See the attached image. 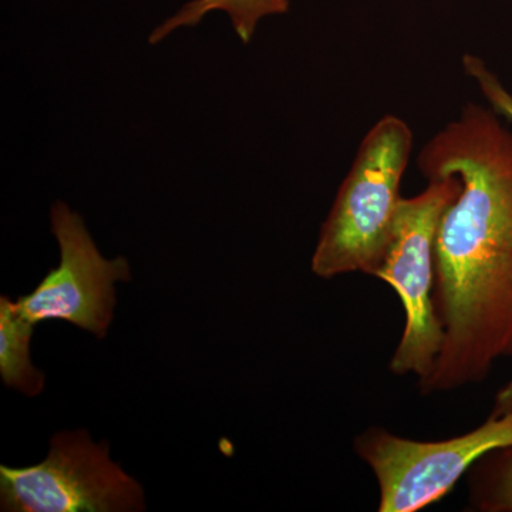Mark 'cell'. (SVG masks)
<instances>
[{"mask_svg":"<svg viewBox=\"0 0 512 512\" xmlns=\"http://www.w3.org/2000/svg\"><path fill=\"white\" fill-rule=\"evenodd\" d=\"M417 167L427 181H461L434 251L443 345L419 382L424 394L453 392L512 356V131L491 107L468 103L421 147Z\"/></svg>","mask_w":512,"mask_h":512,"instance_id":"1","label":"cell"},{"mask_svg":"<svg viewBox=\"0 0 512 512\" xmlns=\"http://www.w3.org/2000/svg\"><path fill=\"white\" fill-rule=\"evenodd\" d=\"M412 151V128L400 117L384 116L367 131L320 229L313 274L375 276L389 248Z\"/></svg>","mask_w":512,"mask_h":512,"instance_id":"2","label":"cell"},{"mask_svg":"<svg viewBox=\"0 0 512 512\" xmlns=\"http://www.w3.org/2000/svg\"><path fill=\"white\" fill-rule=\"evenodd\" d=\"M461 191L456 175L433 178L420 194L402 198L375 278L392 286L402 302L406 322L389 369L396 376L426 379L443 345V325L434 306L437 235L444 212Z\"/></svg>","mask_w":512,"mask_h":512,"instance_id":"3","label":"cell"},{"mask_svg":"<svg viewBox=\"0 0 512 512\" xmlns=\"http://www.w3.org/2000/svg\"><path fill=\"white\" fill-rule=\"evenodd\" d=\"M512 444V412L446 440L400 437L369 427L355 451L375 474L380 512H417L443 500L485 454Z\"/></svg>","mask_w":512,"mask_h":512,"instance_id":"4","label":"cell"},{"mask_svg":"<svg viewBox=\"0 0 512 512\" xmlns=\"http://www.w3.org/2000/svg\"><path fill=\"white\" fill-rule=\"evenodd\" d=\"M0 507L6 512H137L143 487L110 458L106 441L86 430L62 431L50 440L42 463L0 466Z\"/></svg>","mask_w":512,"mask_h":512,"instance_id":"5","label":"cell"},{"mask_svg":"<svg viewBox=\"0 0 512 512\" xmlns=\"http://www.w3.org/2000/svg\"><path fill=\"white\" fill-rule=\"evenodd\" d=\"M52 232L60 247V264L29 295L16 302L23 318L33 325L64 320L103 339L116 306V282L131 279L127 259L100 254L83 218L62 201L50 211Z\"/></svg>","mask_w":512,"mask_h":512,"instance_id":"6","label":"cell"},{"mask_svg":"<svg viewBox=\"0 0 512 512\" xmlns=\"http://www.w3.org/2000/svg\"><path fill=\"white\" fill-rule=\"evenodd\" d=\"M33 328L16 302L8 296L0 298V376L6 386L29 397L39 396L45 387V375L30 360Z\"/></svg>","mask_w":512,"mask_h":512,"instance_id":"7","label":"cell"},{"mask_svg":"<svg viewBox=\"0 0 512 512\" xmlns=\"http://www.w3.org/2000/svg\"><path fill=\"white\" fill-rule=\"evenodd\" d=\"M288 9L289 0H192L185 3L170 19L165 20L163 25L154 29L148 42L156 45L174 30L197 26L208 13L221 10L231 19L232 26L242 43H249L261 19L266 16L284 15Z\"/></svg>","mask_w":512,"mask_h":512,"instance_id":"8","label":"cell"},{"mask_svg":"<svg viewBox=\"0 0 512 512\" xmlns=\"http://www.w3.org/2000/svg\"><path fill=\"white\" fill-rule=\"evenodd\" d=\"M470 505L481 512H512V444L485 454L471 468Z\"/></svg>","mask_w":512,"mask_h":512,"instance_id":"9","label":"cell"},{"mask_svg":"<svg viewBox=\"0 0 512 512\" xmlns=\"http://www.w3.org/2000/svg\"><path fill=\"white\" fill-rule=\"evenodd\" d=\"M463 69L464 73L476 82L491 109L498 116L504 117L512 123V93L504 86L500 77L487 66L481 57L470 55V53L463 56Z\"/></svg>","mask_w":512,"mask_h":512,"instance_id":"10","label":"cell"},{"mask_svg":"<svg viewBox=\"0 0 512 512\" xmlns=\"http://www.w3.org/2000/svg\"><path fill=\"white\" fill-rule=\"evenodd\" d=\"M508 412H512V379L497 393L491 414L501 416Z\"/></svg>","mask_w":512,"mask_h":512,"instance_id":"11","label":"cell"}]
</instances>
